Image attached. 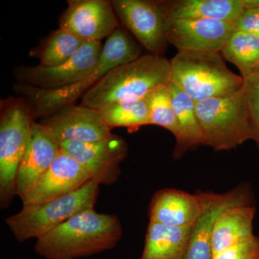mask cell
I'll list each match as a JSON object with an SVG mask.
<instances>
[{
    "instance_id": "6da1fadb",
    "label": "cell",
    "mask_w": 259,
    "mask_h": 259,
    "mask_svg": "<svg viewBox=\"0 0 259 259\" xmlns=\"http://www.w3.org/2000/svg\"><path fill=\"white\" fill-rule=\"evenodd\" d=\"M122 236L117 216L89 209L37 239L35 248L46 259H76L112 249Z\"/></svg>"
},
{
    "instance_id": "7a4b0ae2",
    "label": "cell",
    "mask_w": 259,
    "mask_h": 259,
    "mask_svg": "<svg viewBox=\"0 0 259 259\" xmlns=\"http://www.w3.org/2000/svg\"><path fill=\"white\" fill-rule=\"evenodd\" d=\"M142 56L139 44L123 29L119 28L107 37L96 67L84 79L57 90H40L18 83L15 90L26 97L34 118L47 117L61 109L72 105L112 69L137 60Z\"/></svg>"
},
{
    "instance_id": "3957f363",
    "label": "cell",
    "mask_w": 259,
    "mask_h": 259,
    "mask_svg": "<svg viewBox=\"0 0 259 259\" xmlns=\"http://www.w3.org/2000/svg\"><path fill=\"white\" fill-rule=\"evenodd\" d=\"M170 83V61L148 54L112 69L81 97V105L98 110L111 102L144 98Z\"/></svg>"
},
{
    "instance_id": "277c9868",
    "label": "cell",
    "mask_w": 259,
    "mask_h": 259,
    "mask_svg": "<svg viewBox=\"0 0 259 259\" xmlns=\"http://www.w3.org/2000/svg\"><path fill=\"white\" fill-rule=\"evenodd\" d=\"M243 82L228 69L221 53L178 51L170 60V83L195 102L236 93Z\"/></svg>"
},
{
    "instance_id": "5b68a950",
    "label": "cell",
    "mask_w": 259,
    "mask_h": 259,
    "mask_svg": "<svg viewBox=\"0 0 259 259\" xmlns=\"http://www.w3.org/2000/svg\"><path fill=\"white\" fill-rule=\"evenodd\" d=\"M34 119L32 107L25 99L1 102L0 199L3 207L15 195L19 166L28 147Z\"/></svg>"
},
{
    "instance_id": "8992f818",
    "label": "cell",
    "mask_w": 259,
    "mask_h": 259,
    "mask_svg": "<svg viewBox=\"0 0 259 259\" xmlns=\"http://www.w3.org/2000/svg\"><path fill=\"white\" fill-rule=\"evenodd\" d=\"M98 193V184L91 180L72 193L45 203L23 205L20 212L7 218L5 223L18 241L37 240L75 214L93 209Z\"/></svg>"
},
{
    "instance_id": "52a82bcc",
    "label": "cell",
    "mask_w": 259,
    "mask_h": 259,
    "mask_svg": "<svg viewBox=\"0 0 259 259\" xmlns=\"http://www.w3.org/2000/svg\"><path fill=\"white\" fill-rule=\"evenodd\" d=\"M196 111L204 146L229 151L251 140L243 88L227 96L196 102Z\"/></svg>"
},
{
    "instance_id": "ba28073f",
    "label": "cell",
    "mask_w": 259,
    "mask_h": 259,
    "mask_svg": "<svg viewBox=\"0 0 259 259\" xmlns=\"http://www.w3.org/2000/svg\"><path fill=\"white\" fill-rule=\"evenodd\" d=\"M117 18L140 44L153 55L162 56L168 46L166 0H113Z\"/></svg>"
},
{
    "instance_id": "9c48e42d",
    "label": "cell",
    "mask_w": 259,
    "mask_h": 259,
    "mask_svg": "<svg viewBox=\"0 0 259 259\" xmlns=\"http://www.w3.org/2000/svg\"><path fill=\"white\" fill-rule=\"evenodd\" d=\"M103 45L100 41H85L69 60L54 67L21 66L14 71L20 84L40 90H57L79 82L93 72L100 60Z\"/></svg>"
},
{
    "instance_id": "30bf717a",
    "label": "cell",
    "mask_w": 259,
    "mask_h": 259,
    "mask_svg": "<svg viewBox=\"0 0 259 259\" xmlns=\"http://www.w3.org/2000/svg\"><path fill=\"white\" fill-rule=\"evenodd\" d=\"M196 194L200 202L201 211L192 226L184 259H213L212 236L218 218L230 207L253 204V194L250 187L241 185L225 193L199 191Z\"/></svg>"
},
{
    "instance_id": "8fae6325",
    "label": "cell",
    "mask_w": 259,
    "mask_h": 259,
    "mask_svg": "<svg viewBox=\"0 0 259 259\" xmlns=\"http://www.w3.org/2000/svg\"><path fill=\"white\" fill-rule=\"evenodd\" d=\"M61 151L76 160L99 185L115 183L120 175V165L127 154L125 140L113 135L97 142L61 143Z\"/></svg>"
},
{
    "instance_id": "7c38bea8",
    "label": "cell",
    "mask_w": 259,
    "mask_h": 259,
    "mask_svg": "<svg viewBox=\"0 0 259 259\" xmlns=\"http://www.w3.org/2000/svg\"><path fill=\"white\" fill-rule=\"evenodd\" d=\"M60 28L83 41H100L119 26L112 1L70 0L59 20Z\"/></svg>"
},
{
    "instance_id": "4fadbf2b",
    "label": "cell",
    "mask_w": 259,
    "mask_h": 259,
    "mask_svg": "<svg viewBox=\"0 0 259 259\" xmlns=\"http://www.w3.org/2000/svg\"><path fill=\"white\" fill-rule=\"evenodd\" d=\"M236 30L234 23L184 19L167 22L168 44L179 52L221 53Z\"/></svg>"
},
{
    "instance_id": "5bb4252c",
    "label": "cell",
    "mask_w": 259,
    "mask_h": 259,
    "mask_svg": "<svg viewBox=\"0 0 259 259\" xmlns=\"http://www.w3.org/2000/svg\"><path fill=\"white\" fill-rule=\"evenodd\" d=\"M60 143H92L112 137L113 134L102 120L97 110L89 107L70 106L44 117L40 122Z\"/></svg>"
},
{
    "instance_id": "9a60e30c",
    "label": "cell",
    "mask_w": 259,
    "mask_h": 259,
    "mask_svg": "<svg viewBox=\"0 0 259 259\" xmlns=\"http://www.w3.org/2000/svg\"><path fill=\"white\" fill-rule=\"evenodd\" d=\"M91 181L76 160L61 151L55 161L32 186L23 199V205L45 203L79 190Z\"/></svg>"
},
{
    "instance_id": "2e32d148",
    "label": "cell",
    "mask_w": 259,
    "mask_h": 259,
    "mask_svg": "<svg viewBox=\"0 0 259 259\" xmlns=\"http://www.w3.org/2000/svg\"><path fill=\"white\" fill-rule=\"evenodd\" d=\"M61 151L60 143L47 127L34 122L28 147L19 166L15 195L23 200Z\"/></svg>"
},
{
    "instance_id": "e0dca14e",
    "label": "cell",
    "mask_w": 259,
    "mask_h": 259,
    "mask_svg": "<svg viewBox=\"0 0 259 259\" xmlns=\"http://www.w3.org/2000/svg\"><path fill=\"white\" fill-rule=\"evenodd\" d=\"M201 211L197 194L175 189H163L154 194L150 203V222L163 226L192 227Z\"/></svg>"
},
{
    "instance_id": "ac0fdd59",
    "label": "cell",
    "mask_w": 259,
    "mask_h": 259,
    "mask_svg": "<svg viewBox=\"0 0 259 259\" xmlns=\"http://www.w3.org/2000/svg\"><path fill=\"white\" fill-rule=\"evenodd\" d=\"M255 214L252 204L230 207L219 216L212 232L213 257L254 235Z\"/></svg>"
},
{
    "instance_id": "d6986e66",
    "label": "cell",
    "mask_w": 259,
    "mask_h": 259,
    "mask_svg": "<svg viewBox=\"0 0 259 259\" xmlns=\"http://www.w3.org/2000/svg\"><path fill=\"white\" fill-rule=\"evenodd\" d=\"M169 88L178 124L173 158L179 160L187 151L203 145L204 136L196 111V102L176 85L169 83Z\"/></svg>"
},
{
    "instance_id": "ffe728a7",
    "label": "cell",
    "mask_w": 259,
    "mask_h": 259,
    "mask_svg": "<svg viewBox=\"0 0 259 259\" xmlns=\"http://www.w3.org/2000/svg\"><path fill=\"white\" fill-rule=\"evenodd\" d=\"M244 11L242 0H174L169 1L167 22L203 19L235 23Z\"/></svg>"
},
{
    "instance_id": "44dd1931",
    "label": "cell",
    "mask_w": 259,
    "mask_h": 259,
    "mask_svg": "<svg viewBox=\"0 0 259 259\" xmlns=\"http://www.w3.org/2000/svg\"><path fill=\"white\" fill-rule=\"evenodd\" d=\"M192 227L175 228L149 223L141 259H184Z\"/></svg>"
},
{
    "instance_id": "7402d4cb",
    "label": "cell",
    "mask_w": 259,
    "mask_h": 259,
    "mask_svg": "<svg viewBox=\"0 0 259 259\" xmlns=\"http://www.w3.org/2000/svg\"><path fill=\"white\" fill-rule=\"evenodd\" d=\"M97 112L105 125L111 130L125 127L129 131H136L141 126L151 125L149 107L146 97L111 102Z\"/></svg>"
},
{
    "instance_id": "603a6c76",
    "label": "cell",
    "mask_w": 259,
    "mask_h": 259,
    "mask_svg": "<svg viewBox=\"0 0 259 259\" xmlns=\"http://www.w3.org/2000/svg\"><path fill=\"white\" fill-rule=\"evenodd\" d=\"M221 54L238 68L243 79L259 72V38L252 34L235 30Z\"/></svg>"
},
{
    "instance_id": "cb8c5ba5",
    "label": "cell",
    "mask_w": 259,
    "mask_h": 259,
    "mask_svg": "<svg viewBox=\"0 0 259 259\" xmlns=\"http://www.w3.org/2000/svg\"><path fill=\"white\" fill-rule=\"evenodd\" d=\"M84 42L59 28L51 32L37 49L31 51L30 55L38 58L41 66L54 67L71 59Z\"/></svg>"
},
{
    "instance_id": "d4e9b609",
    "label": "cell",
    "mask_w": 259,
    "mask_h": 259,
    "mask_svg": "<svg viewBox=\"0 0 259 259\" xmlns=\"http://www.w3.org/2000/svg\"><path fill=\"white\" fill-rule=\"evenodd\" d=\"M146 98L149 107L151 125L168 130L176 139L178 136V124L169 84L154 89Z\"/></svg>"
},
{
    "instance_id": "484cf974",
    "label": "cell",
    "mask_w": 259,
    "mask_h": 259,
    "mask_svg": "<svg viewBox=\"0 0 259 259\" xmlns=\"http://www.w3.org/2000/svg\"><path fill=\"white\" fill-rule=\"evenodd\" d=\"M243 80L251 140L259 150V72Z\"/></svg>"
},
{
    "instance_id": "4316f807",
    "label": "cell",
    "mask_w": 259,
    "mask_h": 259,
    "mask_svg": "<svg viewBox=\"0 0 259 259\" xmlns=\"http://www.w3.org/2000/svg\"><path fill=\"white\" fill-rule=\"evenodd\" d=\"M213 259H259V238L253 235L214 255Z\"/></svg>"
},
{
    "instance_id": "83f0119b",
    "label": "cell",
    "mask_w": 259,
    "mask_h": 259,
    "mask_svg": "<svg viewBox=\"0 0 259 259\" xmlns=\"http://www.w3.org/2000/svg\"><path fill=\"white\" fill-rule=\"evenodd\" d=\"M234 25L236 30L248 32L259 38V9H245Z\"/></svg>"
},
{
    "instance_id": "f1b7e54d",
    "label": "cell",
    "mask_w": 259,
    "mask_h": 259,
    "mask_svg": "<svg viewBox=\"0 0 259 259\" xmlns=\"http://www.w3.org/2000/svg\"><path fill=\"white\" fill-rule=\"evenodd\" d=\"M245 9H259V0H242Z\"/></svg>"
}]
</instances>
